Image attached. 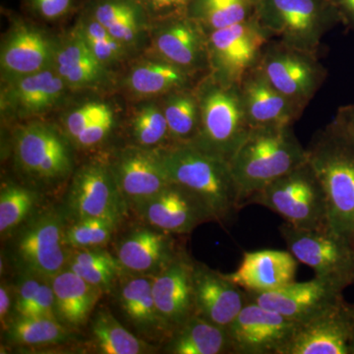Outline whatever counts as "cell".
Returning <instances> with one entry per match:
<instances>
[{
	"label": "cell",
	"instance_id": "cell-1",
	"mask_svg": "<svg viewBox=\"0 0 354 354\" xmlns=\"http://www.w3.org/2000/svg\"><path fill=\"white\" fill-rule=\"evenodd\" d=\"M171 183L199 198L216 223H234L242 209L241 196L230 162L190 144H171L160 148Z\"/></svg>",
	"mask_w": 354,
	"mask_h": 354
},
{
	"label": "cell",
	"instance_id": "cell-2",
	"mask_svg": "<svg viewBox=\"0 0 354 354\" xmlns=\"http://www.w3.org/2000/svg\"><path fill=\"white\" fill-rule=\"evenodd\" d=\"M308 160L292 125L256 127L230 160L242 209L251 198Z\"/></svg>",
	"mask_w": 354,
	"mask_h": 354
},
{
	"label": "cell",
	"instance_id": "cell-3",
	"mask_svg": "<svg viewBox=\"0 0 354 354\" xmlns=\"http://www.w3.org/2000/svg\"><path fill=\"white\" fill-rule=\"evenodd\" d=\"M306 149L325 192L329 230L354 245V140L330 123Z\"/></svg>",
	"mask_w": 354,
	"mask_h": 354
},
{
	"label": "cell",
	"instance_id": "cell-4",
	"mask_svg": "<svg viewBox=\"0 0 354 354\" xmlns=\"http://www.w3.org/2000/svg\"><path fill=\"white\" fill-rule=\"evenodd\" d=\"M195 91L199 102L200 127L190 145L230 162L252 129L241 87L223 85L208 73L199 79Z\"/></svg>",
	"mask_w": 354,
	"mask_h": 354
},
{
	"label": "cell",
	"instance_id": "cell-5",
	"mask_svg": "<svg viewBox=\"0 0 354 354\" xmlns=\"http://www.w3.org/2000/svg\"><path fill=\"white\" fill-rule=\"evenodd\" d=\"M255 17L272 39L313 53L323 37L342 24L330 0H260Z\"/></svg>",
	"mask_w": 354,
	"mask_h": 354
},
{
	"label": "cell",
	"instance_id": "cell-6",
	"mask_svg": "<svg viewBox=\"0 0 354 354\" xmlns=\"http://www.w3.org/2000/svg\"><path fill=\"white\" fill-rule=\"evenodd\" d=\"M251 204L269 209L293 227L329 230L325 192L308 160L256 193Z\"/></svg>",
	"mask_w": 354,
	"mask_h": 354
},
{
	"label": "cell",
	"instance_id": "cell-7",
	"mask_svg": "<svg viewBox=\"0 0 354 354\" xmlns=\"http://www.w3.org/2000/svg\"><path fill=\"white\" fill-rule=\"evenodd\" d=\"M73 149L62 128L39 118L24 121L14 132L16 167L37 183H59L72 176Z\"/></svg>",
	"mask_w": 354,
	"mask_h": 354
},
{
	"label": "cell",
	"instance_id": "cell-8",
	"mask_svg": "<svg viewBox=\"0 0 354 354\" xmlns=\"http://www.w3.org/2000/svg\"><path fill=\"white\" fill-rule=\"evenodd\" d=\"M271 39L256 17L208 32L209 75L223 85L241 86Z\"/></svg>",
	"mask_w": 354,
	"mask_h": 354
},
{
	"label": "cell",
	"instance_id": "cell-9",
	"mask_svg": "<svg viewBox=\"0 0 354 354\" xmlns=\"http://www.w3.org/2000/svg\"><path fill=\"white\" fill-rule=\"evenodd\" d=\"M279 232L298 262L316 278L342 291L354 285V245L330 230H307L283 223Z\"/></svg>",
	"mask_w": 354,
	"mask_h": 354
},
{
	"label": "cell",
	"instance_id": "cell-10",
	"mask_svg": "<svg viewBox=\"0 0 354 354\" xmlns=\"http://www.w3.org/2000/svg\"><path fill=\"white\" fill-rule=\"evenodd\" d=\"M259 69L272 87L305 109L327 79L318 53L271 39L261 57Z\"/></svg>",
	"mask_w": 354,
	"mask_h": 354
},
{
	"label": "cell",
	"instance_id": "cell-11",
	"mask_svg": "<svg viewBox=\"0 0 354 354\" xmlns=\"http://www.w3.org/2000/svg\"><path fill=\"white\" fill-rule=\"evenodd\" d=\"M128 208L109 162L92 160L72 174L64 211L72 223L97 218L121 223Z\"/></svg>",
	"mask_w": 354,
	"mask_h": 354
},
{
	"label": "cell",
	"instance_id": "cell-12",
	"mask_svg": "<svg viewBox=\"0 0 354 354\" xmlns=\"http://www.w3.org/2000/svg\"><path fill=\"white\" fill-rule=\"evenodd\" d=\"M66 230L64 213L57 209H48L28 220L14 245L23 272L50 279L65 269L71 253Z\"/></svg>",
	"mask_w": 354,
	"mask_h": 354
},
{
	"label": "cell",
	"instance_id": "cell-13",
	"mask_svg": "<svg viewBox=\"0 0 354 354\" xmlns=\"http://www.w3.org/2000/svg\"><path fill=\"white\" fill-rule=\"evenodd\" d=\"M150 55L201 77L209 73L207 34L187 15L153 22L149 37Z\"/></svg>",
	"mask_w": 354,
	"mask_h": 354
},
{
	"label": "cell",
	"instance_id": "cell-14",
	"mask_svg": "<svg viewBox=\"0 0 354 354\" xmlns=\"http://www.w3.org/2000/svg\"><path fill=\"white\" fill-rule=\"evenodd\" d=\"M1 84L0 109L6 120H39L59 108L72 92L53 67Z\"/></svg>",
	"mask_w": 354,
	"mask_h": 354
},
{
	"label": "cell",
	"instance_id": "cell-15",
	"mask_svg": "<svg viewBox=\"0 0 354 354\" xmlns=\"http://www.w3.org/2000/svg\"><path fill=\"white\" fill-rule=\"evenodd\" d=\"M354 333V304L344 297L298 323L283 354H349Z\"/></svg>",
	"mask_w": 354,
	"mask_h": 354
},
{
	"label": "cell",
	"instance_id": "cell-16",
	"mask_svg": "<svg viewBox=\"0 0 354 354\" xmlns=\"http://www.w3.org/2000/svg\"><path fill=\"white\" fill-rule=\"evenodd\" d=\"M297 325L248 298L227 329L234 354H283Z\"/></svg>",
	"mask_w": 354,
	"mask_h": 354
},
{
	"label": "cell",
	"instance_id": "cell-17",
	"mask_svg": "<svg viewBox=\"0 0 354 354\" xmlns=\"http://www.w3.org/2000/svg\"><path fill=\"white\" fill-rule=\"evenodd\" d=\"M57 38L28 21H14L0 51L2 81L12 80L53 67Z\"/></svg>",
	"mask_w": 354,
	"mask_h": 354
},
{
	"label": "cell",
	"instance_id": "cell-18",
	"mask_svg": "<svg viewBox=\"0 0 354 354\" xmlns=\"http://www.w3.org/2000/svg\"><path fill=\"white\" fill-rule=\"evenodd\" d=\"M128 207L137 208L171 183L160 149L133 145L122 149L109 162Z\"/></svg>",
	"mask_w": 354,
	"mask_h": 354
},
{
	"label": "cell",
	"instance_id": "cell-19",
	"mask_svg": "<svg viewBox=\"0 0 354 354\" xmlns=\"http://www.w3.org/2000/svg\"><path fill=\"white\" fill-rule=\"evenodd\" d=\"M135 209L149 225L171 234H188L202 223L215 221L199 198L174 183Z\"/></svg>",
	"mask_w": 354,
	"mask_h": 354
},
{
	"label": "cell",
	"instance_id": "cell-20",
	"mask_svg": "<svg viewBox=\"0 0 354 354\" xmlns=\"http://www.w3.org/2000/svg\"><path fill=\"white\" fill-rule=\"evenodd\" d=\"M247 295L261 306L301 323L344 297V291L315 277L304 283L292 281L276 290Z\"/></svg>",
	"mask_w": 354,
	"mask_h": 354
},
{
	"label": "cell",
	"instance_id": "cell-21",
	"mask_svg": "<svg viewBox=\"0 0 354 354\" xmlns=\"http://www.w3.org/2000/svg\"><path fill=\"white\" fill-rule=\"evenodd\" d=\"M174 234L151 227H135L116 246V258L130 276L155 277L183 251Z\"/></svg>",
	"mask_w": 354,
	"mask_h": 354
},
{
	"label": "cell",
	"instance_id": "cell-22",
	"mask_svg": "<svg viewBox=\"0 0 354 354\" xmlns=\"http://www.w3.org/2000/svg\"><path fill=\"white\" fill-rule=\"evenodd\" d=\"M195 261L183 250L162 272L153 277V299L160 316L174 332L195 315Z\"/></svg>",
	"mask_w": 354,
	"mask_h": 354
},
{
	"label": "cell",
	"instance_id": "cell-23",
	"mask_svg": "<svg viewBox=\"0 0 354 354\" xmlns=\"http://www.w3.org/2000/svg\"><path fill=\"white\" fill-rule=\"evenodd\" d=\"M194 302L197 315L228 328L248 302L247 291L208 266L195 261Z\"/></svg>",
	"mask_w": 354,
	"mask_h": 354
},
{
	"label": "cell",
	"instance_id": "cell-24",
	"mask_svg": "<svg viewBox=\"0 0 354 354\" xmlns=\"http://www.w3.org/2000/svg\"><path fill=\"white\" fill-rule=\"evenodd\" d=\"M53 68L71 91H97L113 83V71L88 50L75 28L57 38Z\"/></svg>",
	"mask_w": 354,
	"mask_h": 354
},
{
	"label": "cell",
	"instance_id": "cell-25",
	"mask_svg": "<svg viewBox=\"0 0 354 354\" xmlns=\"http://www.w3.org/2000/svg\"><path fill=\"white\" fill-rule=\"evenodd\" d=\"M242 102L251 127L293 125L304 109L272 87L256 67L241 86Z\"/></svg>",
	"mask_w": 354,
	"mask_h": 354
},
{
	"label": "cell",
	"instance_id": "cell-26",
	"mask_svg": "<svg viewBox=\"0 0 354 354\" xmlns=\"http://www.w3.org/2000/svg\"><path fill=\"white\" fill-rule=\"evenodd\" d=\"M85 9L132 55L148 46L153 22L139 0H90Z\"/></svg>",
	"mask_w": 354,
	"mask_h": 354
},
{
	"label": "cell",
	"instance_id": "cell-27",
	"mask_svg": "<svg viewBox=\"0 0 354 354\" xmlns=\"http://www.w3.org/2000/svg\"><path fill=\"white\" fill-rule=\"evenodd\" d=\"M201 78L149 55L129 66L121 78L120 85L128 95L137 101H143L160 99L179 88L193 87Z\"/></svg>",
	"mask_w": 354,
	"mask_h": 354
},
{
	"label": "cell",
	"instance_id": "cell-28",
	"mask_svg": "<svg viewBox=\"0 0 354 354\" xmlns=\"http://www.w3.org/2000/svg\"><path fill=\"white\" fill-rule=\"evenodd\" d=\"M297 267L290 251H254L244 253L239 267L225 276L247 292H263L295 281Z\"/></svg>",
	"mask_w": 354,
	"mask_h": 354
},
{
	"label": "cell",
	"instance_id": "cell-29",
	"mask_svg": "<svg viewBox=\"0 0 354 354\" xmlns=\"http://www.w3.org/2000/svg\"><path fill=\"white\" fill-rule=\"evenodd\" d=\"M118 122V111L113 102L92 99L66 109L59 127L74 148L88 150L104 144Z\"/></svg>",
	"mask_w": 354,
	"mask_h": 354
},
{
	"label": "cell",
	"instance_id": "cell-30",
	"mask_svg": "<svg viewBox=\"0 0 354 354\" xmlns=\"http://www.w3.org/2000/svg\"><path fill=\"white\" fill-rule=\"evenodd\" d=\"M153 277L130 276L118 290L121 311L139 333L150 339L167 341L172 330L165 323L153 299Z\"/></svg>",
	"mask_w": 354,
	"mask_h": 354
},
{
	"label": "cell",
	"instance_id": "cell-31",
	"mask_svg": "<svg viewBox=\"0 0 354 354\" xmlns=\"http://www.w3.org/2000/svg\"><path fill=\"white\" fill-rule=\"evenodd\" d=\"M50 283L57 320L68 328H78L87 322L104 292L67 267L53 277Z\"/></svg>",
	"mask_w": 354,
	"mask_h": 354
},
{
	"label": "cell",
	"instance_id": "cell-32",
	"mask_svg": "<svg viewBox=\"0 0 354 354\" xmlns=\"http://www.w3.org/2000/svg\"><path fill=\"white\" fill-rule=\"evenodd\" d=\"M164 349L171 354H234L227 328L197 314L172 332Z\"/></svg>",
	"mask_w": 354,
	"mask_h": 354
},
{
	"label": "cell",
	"instance_id": "cell-33",
	"mask_svg": "<svg viewBox=\"0 0 354 354\" xmlns=\"http://www.w3.org/2000/svg\"><path fill=\"white\" fill-rule=\"evenodd\" d=\"M171 144H191L200 127L199 102L195 86L179 88L160 97Z\"/></svg>",
	"mask_w": 354,
	"mask_h": 354
},
{
	"label": "cell",
	"instance_id": "cell-34",
	"mask_svg": "<svg viewBox=\"0 0 354 354\" xmlns=\"http://www.w3.org/2000/svg\"><path fill=\"white\" fill-rule=\"evenodd\" d=\"M260 0H192L186 15L206 34L255 17Z\"/></svg>",
	"mask_w": 354,
	"mask_h": 354
},
{
	"label": "cell",
	"instance_id": "cell-35",
	"mask_svg": "<svg viewBox=\"0 0 354 354\" xmlns=\"http://www.w3.org/2000/svg\"><path fill=\"white\" fill-rule=\"evenodd\" d=\"M92 337L99 353L142 354L153 351L150 344L123 327L106 309L100 310L93 318Z\"/></svg>",
	"mask_w": 354,
	"mask_h": 354
},
{
	"label": "cell",
	"instance_id": "cell-36",
	"mask_svg": "<svg viewBox=\"0 0 354 354\" xmlns=\"http://www.w3.org/2000/svg\"><path fill=\"white\" fill-rule=\"evenodd\" d=\"M129 129L135 145L142 148L160 149L171 144L160 99L138 101L130 118Z\"/></svg>",
	"mask_w": 354,
	"mask_h": 354
},
{
	"label": "cell",
	"instance_id": "cell-37",
	"mask_svg": "<svg viewBox=\"0 0 354 354\" xmlns=\"http://www.w3.org/2000/svg\"><path fill=\"white\" fill-rule=\"evenodd\" d=\"M74 28L84 43L87 44L88 50L109 69L125 64L133 55L86 9Z\"/></svg>",
	"mask_w": 354,
	"mask_h": 354
},
{
	"label": "cell",
	"instance_id": "cell-38",
	"mask_svg": "<svg viewBox=\"0 0 354 354\" xmlns=\"http://www.w3.org/2000/svg\"><path fill=\"white\" fill-rule=\"evenodd\" d=\"M6 330L9 341L27 346L62 344L71 337L66 326L57 319L44 317H15Z\"/></svg>",
	"mask_w": 354,
	"mask_h": 354
},
{
	"label": "cell",
	"instance_id": "cell-39",
	"mask_svg": "<svg viewBox=\"0 0 354 354\" xmlns=\"http://www.w3.org/2000/svg\"><path fill=\"white\" fill-rule=\"evenodd\" d=\"M39 203L37 191L18 184H2L0 190V234H10L32 216Z\"/></svg>",
	"mask_w": 354,
	"mask_h": 354
},
{
	"label": "cell",
	"instance_id": "cell-40",
	"mask_svg": "<svg viewBox=\"0 0 354 354\" xmlns=\"http://www.w3.org/2000/svg\"><path fill=\"white\" fill-rule=\"evenodd\" d=\"M120 223L108 218H85L67 227L66 241L71 249L102 248L109 243Z\"/></svg>",
	"mask_w": 354,
	"mask_h": 354
},
{
	"label": "cell",
	"instance_id": "cell-41",
	"mask_svg": "<svg viewBox=\"0 0 354 354\" xmlns=\"http://www.w3.org/2000/svg\"><path fill=\"white\" fill-rule=\"evenodd\" d=\"M67 268L85 279L91 285L106 292L113 288L116 279L123 272L121 266H80L68 265Z\"/></svg>",
	"mask_w": 354,
	"mask_h": 354
},
{
	"label": "cell",
	"instance_id": "cell-42",
	"mask_svg": "<svg viewBox=\"0 0 354 354\" xmlns=\"http://www.w3.org/2000/svg\"><path fill=\"white\" fill-rule=\"evenodd\" d=\"M44 279L32 272H24L22 274L18 281L14 301V313L16 317L26 316Z\"/></svg>",
	"mask_w": 354,
	"mask_h": 354
},
{
	"label": "cell",
	"instance_id": "cell-43",
	"mask_svg": "<svg viewBox=\"0 0 354 354\" xmlns=\"http://www.w3.org/2000/svg\"><path fill=\"white\" fill-rule=\"evenodd\" d=\"M152 22L187 14L192 0H139Z\"/></svg>",
	"mask_w": 354,
	"mask_h": 354
},
{
	"label": "cell",
	"instance_id": "cell-44",
	"mask_svg": "<svg viewBox=\"0 0 354 354\" xmlns=\"http://www.w3.org/2000/svg\"><path fill=\"white\" fill-rule=\"evenodd\" d=\"M25 317H44L57 320L55 314V293L50 279H44Z\"/></svg>",
	"mask_w": 354,
	"mask_h": 354
},
{
	"label": "cell",
	"instance_id": "cell-45",
	"mask_svg": "<svg viewBox=\"0 0 354 354\" xmlns=\"http://www.w3.org/2000/svg\"><path fill=\"white\" fill-rule=\"evenodd\" d=\"M29 3L39 18L53 22L65 17L72 10L74 0H29Z\"/></svg>",
	"mask_w": 354,
	"mask_h": 354
},
{
	"label": "cell",
	"instance_id": "cell-46",
	"mask_svg": "<svg viewBox=\"0 0 354 354\" xmlns=\"http://www.w3.org/2000/svg\"><path fill=\"white\" fill-rule=\"evenodd\" d=\"M330 125L337 131L354 140V104L339 108Z\"/></svg>",
	"mask_w": 354,
	"mask_h": 354
},
{
	"label": "cell",
	"instance_id": "cell-47",
	"mask_svg": "<svg viewBox=\"0 0 354 354\" xmlns=\"http://www.w3.org/2000/svg\"><path fill=\"white\" fill-rule=\"evenodd\" d=\"M11 291L9 290V286L6 283H1L0 286V319H1V325L4 329H6L8 324L10 323L11 307L14 306L12 297H11Z\"/></svg>",
	"mask_w": 354,
	"mask_h": 354
},
{
	"label": "cell",
	"instance_id": "cell-48",
	"mask_svg": "<svg viewBox=\"0 0 354 354\" xmlns=\"http://www.w3.org/2000/svg\"><path fill=\"white\" fill-rule=\"evenodd\" d=\"M342 18V24L354 31V0H330Z\"/></svg>",
	"mask_w": 354,
	"mask_h": 354
},
{
	"label": "cell",
	"instance_id": "cell-49",
	"mask_svg": "<svg viewBox=\"0 0 354 354\" xmlns=\"http://www.w3.org/2000/svg\"><path fill=\"white\" fill-rule=\"evenodd\" d=\"M349 354H354V333L353 339H351V346H349Z\"/></svg>",
	"mask_w": 354,
	"mask_h": 354
}]
</instances>
